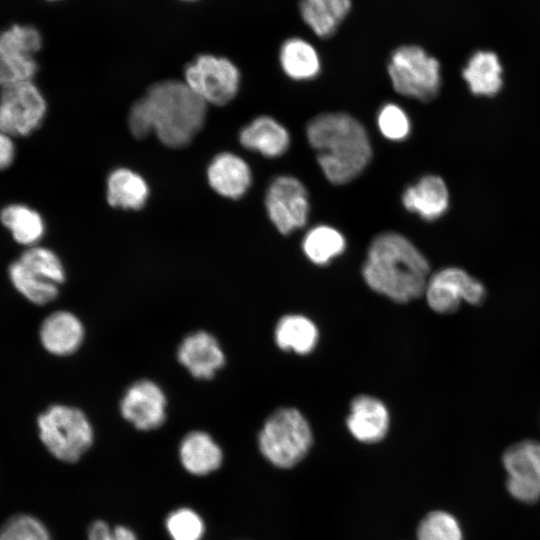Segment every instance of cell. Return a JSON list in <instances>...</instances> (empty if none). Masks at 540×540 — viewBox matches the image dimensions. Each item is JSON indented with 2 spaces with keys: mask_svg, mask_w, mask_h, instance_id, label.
<instances>
[{
  "mask_svg": "<svg viewBox=\"0 0 540 540\" xmlns=\"http://www.w3.org/2000/svg\"><path fill=\"white\" fill-rule=\"evenodd\" d=\"M207 106L184 81L162 80L131 106L128 127L138 139L153 133L167 147L182 148L203 127Z\"/></svg>",
  "mask_w": 540,
  "mask_h": 540,
  "instance_id": "cell-1",
  "label": "cell"
},
{
  "mask_svg": "<svg viewBox=\"0 0 540 540\" xmlns=\"http://www.w3.org/2000/svg\"><path fill=\"white\" fill-rule=\"evenodd\" d=\"M362 273L372 290L395 302L406 303L424 294L429 264L409 239L386 231L370 243Z\"/></svg>",
  "mask_w": 540,
  "mask_h": 540,
  "instance_id": "cell-2",
  "label": "cell"
},
{
  "mask_svg": "<svg viewBox=\"0 0 540 540\" xmlns=\"http://www.w3.org/2000/svg\"><path fill=\"white\" fill-rule=\"evenodd\" d=\"M306 134L322 172L333 184L350 182L371 159L372 149L365 128L346 113L317 115L308 123Z\"/></svg>",
  "mask_w": 540,
  "mask_h": 540,
  "instance_id": "cell-3",
  "label": "cell"
},
{
  "mask_svg": "<svg viewBox=\"0 0 540 540\" xmlns=\"http://www.w3.org/2000/svg\"><path fill=\"white\" fill-rule=\"evenodd\" d=\"M258 444L263 456L274 466L290 468L308 453L312 432L299 410L280 408L265 421Z\"/></svg>",
  "mask_w": 540,
  "mask_h": 540,
  "instance_id": "cell-4",
  "label": "cell"
},
{
  "mask_svg": "<svg viewBox=\"0 0 540 540\" xmlns=\"http://www.w3.org/2000/svg\"><path fill=\"white\" fill-rule=\"evenodd\" d=\"M37 422L41 441L61 461H78L92 445V426L84 412L76 407L53 405Z\"/></svg>",
  "mask_w": 540,
  "mask_h": 540,
  "instance_id": "cell-5",
  "label": "cell"
},
{
  "mask_svg": "<svg viewBox=\"0 0 540 540\" xmlns=\"http://www.w3.org/2000/svg\"><path fill=\"white\" fill-rule=\"evenodd\" d=\"M388 74L396 92L420 101L432 100L441 86L438 60L417 45L395 49L389 59Z\"/></svg>",
  "mask_w": 540,
  "mask_h": 540,
  "instance_id": "cell-6",
  "label": "cell"
},
{
  "mask_svg": "<svg viewBox=\"0 0 540 540\" xmlns=\"http://www.w3.org/2000/svg\"><path fill=\"white\" fill-rule=\"evenodd\" d=\"M188 87L207 105H225L237 94L240 72L228 58L201 54L184 70Z\"/></svg>",
  "mask_w": 540,
  "mask_h": 540,
  "instance_id": "cell-7",
  "label": "cell"
},
{
  "mask_svg": "<svg viewBox=\"0 0 540 540\" xmlns=\"http://www.w3.org/2000/svg\"><path fill=\"white\" fill-rule=\"evenodd\" d=\"M46 100L33 81L1 88L0 130L11 137H26L42 124Z\"/></svg>",
  "mask_w": 540,
  "mask_h": 540,
  "instance_id": "cell-8",
  "label": "cell"
},
{
  "mask_svg": "<svg viewBox=\"0 0 540 540\" xmlns=\"http://www.w3.org/2000/svg\"><path fill=\"white\" fill-rule=\"evenodd\" d=\"M39 31L14 25L0 34V87L33 80L38 66L33 55L41 48Z\"/></svg>",
  "mask_w": 540,
  "mask_h": 540,
  "instance_id": "cell-9",
  "label": "cell"
},
{
  "mask_svg": "<svg viewBox=\"0 0 540 540\" xmlns=\"http://www.w3.org/2000/svg\"><path fill=\"white\" fill-rule=\"evenodd\" d=\"M424 294L432 310L440 314L455 312L462 302L479 305L485 299V288L465 270L448 267L429 277Z\"/></svg>",
  "mask_w": 540,
  "mask_h": 540,
  "instance_id": "cell-10",
  "label": "cell"
},
{
  "mask_svg": "<svg viewBox=\"0 0 540 540\" xmlns=\"http://www.w3.org/2000/svg\"><path fill=\"white\" fill-rule=\"evenodd\" d=\"M265 205L270 220L282 234H289L307 222L308 193L301 181L292 176H279L271 182Z\"/></svg>",
  "mask_w": 540,
  "mask_h": 540,
  "instance_id": "cell-11",
  "label": "cell"
},
{
  "mask_svg": "<svg viewBox=\"0 0 540 540\" xmlns=\"http://www.w3.org/2000/svg\"><path fill=\"white\" fill-rule=\"evenodd\" d=\"M167 400L162 389L151 380H139L124 393L120 412L135 428L149 431L159 428L166 419Z\"/></svg>",
  "mask_w": 540,
  "mask_h": 540,
  "instance_id": "cell-12",
  "label": "cell"
},
{
  "mask_svg": "<svg viewBox=\"0 0 540 540\" xmlns=\"http://www.w3.org/2000/svg\"><path fill=\"white\" fill-rule=\"evenodd\" d=\"M177 358L198 379H211L225 364V355L218 341L205 331L187 335L178 348Z\"/></svg>",
  "mask_w": 540,
  "mask_h": 540,
  "instance_id": "cell-13",
  "label": "cell"
},
{
  "mask_svg": "<svg viewBox=\"0 0 540 540\" xmlns=\"http://www.w3.org/2000/svg\"><path fill=\"white\" fill-rule=\"evenodd\" d=\"M207 180L210 187L219 195L238 199L249 189L252 174L244 159L236 154L223 152L209 163Z\"/></svg>",
  "mask_w": 540,
  "mask_h": 540,
  "instance_id": "cell-14",
  "label": "cell"
},
{
  "mask_svg": "<svg viewBox=\"0 0 540 540\" xmlns=\"http://www.w3.org/2000/svg\"><path fill=\"white\" fill-rule=\"evenodd\" d=\"M347 427L360 442H378L386 436L389 428L388 410L379 399L372 396L355 397L351 402Z\"/></svg>",
  "mask_w": 540,
  "mask_h": 540,
  "instance_id": "cell-15",
  "label": "cell"
},
{
  "mask_svg": "<svg viewBox=\"0 0 540 540\" xmlns=\"http://www.w3.org/2000/svg\"><path fill=\"white\" fill-rule=\"evenodd\" d=\"M84 334L82 322L68 311H56L48 315L39 333L43 347L58 356L74 353L81 346Z\"/></svg>",
  "mask_w": 540,
  "mask_h": 540,
  "instance_id": "cell-16",
  "label": "cell"
},
{
  "mask_svg": "<svg viewBox=\"0 0 540 540\" xmlns=\"http://www.w3.org/2000/svg\"><path fill=\"white\" fill-rule=\"evenodd\" d=\"M404 207L427 221L441 217L449 206V192L444 180L426 175L406 188L402 195Z\"/></svg>",
  "mask_w": 540,
  "mask_h": 540,
  "instance_id": "cell-17",
  "label": "cell"
},
{
  "mask_svg": "<svg viewBox=\"0 0 540 540\" xmlns=\"http://www.w3.org/2000/svg\"><path fill=\"white\" fill-rule=\"evenodd\" d=\"M239 141L245 148L259 152L265 157H278L290 144L288 131L269 116H260L243 127Z\"/></svg>",
  "mask_w": 540,
  "mask_h": 540,
  "instance_id": "cell-18",
  "label": "cell"
},
{
  "mask_svg": "<svg viewBox=\"0 0 540 540\" xmlns=\"http://www.w3.org/2000/svg\"><path fill=\"white\" fill-rule=\"evenodd\" d=\"M503 69L498 56L487 50L473 53L462 70L470 91L477 96L491 97L502 88Z\"/></svg>",
  "mask_w": 540,
  "mask_h": 540,
  "instance_id": "cell-19",
  "label": "cell"
},
{
  "mask_svg": "<svg viewBox=\"0 0 540 540\" xmlns=\"http://www.w3.org/2000/svg\"><path fill=\"white\" fill-rule=\"evenodd\" d=\"M179 456L183 467L191 474L206 475L222 463V451L213 438L203 431H193L181 441Z\"/></svg>",
  "mask_w": 540,
  "mask_h": 540,
  "instance_id": "cell-20",
  "label": "cell"
},
{
  "mask_svg": "<svg viewBox=\"0 0 540 540\" xmlns=\"http://www.w3.org/2000/svg\"><path fill=\"white\" fill-rule=\"evenodd\" d=\"M351 7V0H299V13L303 22L320 38L331 37Z\"/></svg>",
  "mask_w": 540,
  "mask_h": 540,
  "instance_id": "cell-21",
  "label": "cell"
},
{
  "mask_svg": "<svg viewBox=\"0 0 540 540\" xmlns=\"http://www.w3.org/2000/svg\"><path fill=\"white\" fill-rule=\"evenodd\" d=\"M148 197L149 186L146 180L135 171L122 167L109 174L106 198L111 206L139 210L146 204Z\"/></svg>",
  "mask_w": 540,
  "mask_h": 540,
  "instance_id": "cell-22",
  "label": "cell"
},
{
  "mask_svg": "<svg viewBox=\"0 0 540 540\" xmlns=\"http://www.w3.org/2000/svg\"><path fill=\"white\" fill-rule=\"evenodd\" d=\"M279 61L285 74L294 80L314 78L321 68L315 47L299 37L289 38L282 43Z\"/></svg>",
  "mask_w": 540,
  "mask_h": 540,
  "instance_id": "cell-23",
  "label": "cell"
},
{
  "mask_svg": "<svg viewBox=\"0 0 540 540\" xmlns=\"http://www.w3.org/2000/svg\"><path fill=\"white\" fill-rule=\"evenodd\" d=\"M0 221L13 239L22 245L35 246L45 233L43 217L24 204H10L0 211Z\"/></svg>",
  "mask_w": 540,
  "mask_h": 540,
  "instance_id": "cell-24",
  "label": "cell"
},
{
  "mask_svg": "<svg viewBox=\"0 0 540 540\" xmlns=\"http://www.w3.org/2000/svg\"><path fill=\"white\" fill-rule=\"evenodd\" d=\"M317 340V327L303 315L283 316L275 328V342L282 350L307 354L315 348Z\"/></svg>",
  "mask_w": 540,
  "mask_h": 540,
  "instance_id": "cell-25",
  "label": "cell"
},
{
  "mask_svg": "<svg viewBox=\"0 0 540 540\" xmlns=\"http://www.w3.org/2000/svg\"><path fill=\"white\" fill-rule=\"evenodd\" d=\"M502 460L508 476L526 481L540 491V442L515 443L505 451Z\"/></svg>",
  "mask_w": 540,
  "mask_h": 540,
  "instance_id": "cell-26",
  "label": "cell"
},
{
  "mask_svg": "<svg viewBox=\"0 0 540 540\" xmlns=\"http://www.w3.org/2000/svg\"><path fill=\"white\" fill-rule=\"evenodd\" d=\"M345 238L335 228L319 225L310 229L303 239V251L315 264L324 265L345 249Z\"/></svg>",
  "mask_w": 540,
  "mask_h": 540,
  "instance_id": "cell-27",
  "label": "cell"
},
{
  "mask_svg": "<svg viewBox=\"0 0 540 540\" xmlns=\"http://www.w3.org/2000/svg\"><path fill=\"white\" fill-rule=\"evenodd\" d=\"M9 277L14 287L34 304H47L58 296L59 285L34 275L18 260L10 265Z\"/></svg>",
  "mask_w": 540,
  "mask_h": 540,
  "instance_id": "cell-28",
  "label": "cell"
},
{
  "mask_svg": "<svg viewBox=\"0 0 540 540\" xmlns=\"http://www.w3.org/2000/svg\"><path fill=\"white\" fill-rule=\"evenodd\" d=\"M18 261L34 275L60 285L65 280V271L60 258L50 249L31 246Z\"/></svg>",
  "mask_w": 540,
  "mask_h": 540,
  "instance_id": "cell-29",
  "label": "cell"
},
{
  "mask_svg": "<svg viewBox=\"0 0 540 540\" xmlns=\"http://www.w3.org/2000/svg\"><path fill=\"white\" fill-rule=\"evenodd\" d=\"M417 539L462 540V531L453 515L444 511H434L419 524Z\"/></svg>",
  "mask_w": 540,
  "mask_h": 540,
  "instance_id": "cell-30",
  "label": "cell"
},
{
  "mask_svg": "<svg viewBox=\"0 0 540 540\" xmlns=\"http://www.w3.org/2000/svg\"><path fill=\"white\" fill-rule=\"evenodd\" d=\"M166 528L173 540H200L204 533L202 519L189 508H180L169 514Z\"/></svg>",
  "mask_w": 540,
  "mask_h": 540,
  "instance_id": "cell-31",
  "label": "cell"
},
{
  "mask_svg": "<svg viewBox=\"0 0 540 540\" xmlns=\"http://www.w3.org/2000/svg\"><path fill=\"white\" fill-rule=\"evenodd\" d=\"M0 540H50V536L45 526L36 518L19 515L2 526Z\"/></svg>",
  "mask_w": 540,
  "mask_h": 540,
  "instance_id": "cell-32",
  "label": "cell"
},
{
  "mask_svg": "<svg viewBox=\"0 0 540 540\" xmlns=\"http://www.w3.org/2000/svg\"><path fill=\"white\" fill-rule=\"evenodd\" d=\"M382 135L393 141L405 139L410 133V121L404 110L396 104L384 105L377 116Z\"/></svg>",
  "mask_w": 540,
  "mask_h": 540,
  "instance_id": "cell-33",
  "label": "cell"
},
{
  "mask_svg": "<svg viewBox=\"0 0 540 540\" xmlns=\"http://www.w3.org/2000/svg\"><path fill=\"white\" fill-rule=\"evenodd\" d=\"M88 540H137L135 533L125 526L110 527L106 522H94L88 531Z\"/></svg>",
  "mask_w": 540,
  "mask_h": 540,
  "instance_id": "cell-34",
  "label": "cell"
},
{
  "mask_svg": "<svg viewBox=\"0 0 540 540\" xmlns=\"http://www.w3.org/2000/svg\"><path fill=\"white\" fill-rule=\"evenodd\" d=\"M507 489L517 500L532 503L540 498V491L533 485L518 478L508 477Z\"/></svg>",
  "mask_w": 540,
  "mask_h": 540,
  "instance_id": "cell-35",
  "label": "cell"
},
{
  "mask_svg": "<svg viewBox=\"0 0 540 540\" xmlns=\"http://www.w3.org/2000/svg\"><path fill=\"white\" fill-rule=\"evenodd\" d=\"M13 137L0 130V171L7 169L15 158Z\"/></svg>",
  "mask_w": 540,
  "mask_h": 540,
  "instance_id": "cell-36",
  "label": "cell"
},
{
  "mask_svg": "<svg viewBox=\"0 0 540 540\" xmlns=\"http://www.w3.org/2000/svg\"><path fill=\"white\" fill-rule=\"evenodd\" d=\"M182 1L193 2V1H196V0H182Z\"/></svg>",
  "mask_w": 540,
  "mask_h": 540,
  "instance_id": "cell-37",
  "label": "cell"
}]
</instances>
